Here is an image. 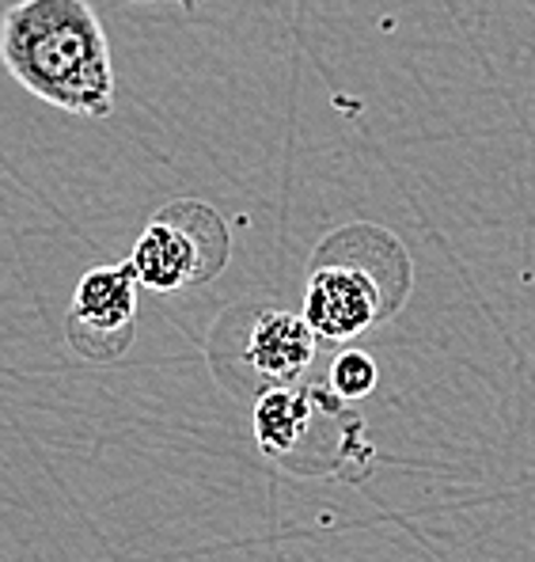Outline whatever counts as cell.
Masks as SVG:
<instances>
[{
    "mask_svg": "<svg viewBox=\"0 0 535 562\" xmlns=\"http://www.w3.org/2000/svg\"><path fill=\"white\" fill-rule=\"evenodd\" d=\"M0 65L35 99L80 119L114 111L111 43L88 0H20L0 20Z\"/></svg>",
    "mask_w": 535,
    "mask_h": 562,
    "instance_id": "6da1fadb",
    "label": "cell"
},
{
    "mask_svg": "<svg viewBox=\"0 0 535 562\" xmlns=\"http://www.w3.org/2000/svg\"><path fill=\"white\" fill-rule=\"evenodd\" d=\"M410 281L414 267L399 239L376 225H345L311 259L300 316L323 342H350L399 312Z\"/></svg>",
    "mask_w": 535,
    "mask_h": 562,
    "instance_id": "7a4b0ae2",
    "label": "cell"
},
{
    "mask_svg": "<svg viewBox=\"0 0 535 562\" xmlns=\"http://www.w3.org/2000/svg\"><path fill=\"white\" fill-rule=\"evenodd\" d=\"M209 338L236 342V353H209V361L220 384L251 400H259L270 387L300 384L319 342L304 316L282 308H254V304L228 308L213 324Z\"/></svg>",
    "mask_w": 535,
    "mask_h": 562,
    "instance_id": "3957f363",
    "label": "cell"
},
{
    "mask_svg": "<svg viewBox=\"0 0 535 562\" xmlns=\"http://www.w3.org/2000/svg\"><path fill=\"white\" fill-rule=\"evenodd\" d=\"M228 259H232L228 221L197 198H175L160 213H152L129 251L137 281L152 293L205 285L228 267Z\"/></svg>",
    "mask_w": 535,
    "mask_h": 562,
    "instance_id": "277c9868",
    "label": "cell"
},
{
    "mask_svg": "<svg viewBox=\"0 0 535 562\" xmlns=\"http://www.w3.org/2000/svg\"><path fill=\"white\" fill-rule=\"evenodd\" d=\"M137 281L134 262L92 267L72 289L69 312H65V342L77 358L106 366L129 353L137 338Z\"/></svg>",
    "mask_w": 535,
    "mask_h": 562,
    "instance_id": "5b68a950",
    "label": "cell"
},
{
    "mask_svg": "<svg viewBox=\"0 0 535 562\" xmlns=\"http://www.w3.org/2000/svg\"><path fill=\"white\" fill-rule=\"evenodd\" d=\"M334 400L331 387H270L254 400L251 411V426H254V441H259L262 457L277 460L282 468L300 471L304 475V460L311 449V429L323 418L327 403Z\"/></svg>",
    "mask_w": 535,
    "mask_h": 562,
    "instance_id": "8992f818",
    "label": "cell"
},
{
    "mask_svg": "<svg viewBox=\"0 0 535 562\" xmlns=\"http://www.w3.org/2000/svg\"><path fill=\"white\" fill-rule=\"evenodd\" d=\"M376 384H380V369H376V361L368 358L365 350H345L334 358L331 392L339 395V400L357 403V400H365V395H373Z\"/></svg>",
    "mask_w": 535,
    "mask_h": 562,
    "instance_id": "52a82bcc",
    "label": "cell"
},
{
    "mask_svg": "<svg viewBox=\"0 0 535 562\" xmlns=\"http://www.w3.org/2000/svg\"><path fill=\"white\" fill-rule=\"evenodd\" d=\"M126 4H179V8H197L205 0H126Z\"/></svg>",
    "mask_w": 535,
    "mask_h": 562,
    "instance_id": "ba28073f",
    "label": "cell"
}]
</instances>
